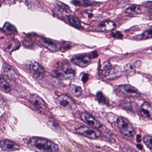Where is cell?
<instances>
[{"instance_id":"6da1fadb","label":"cell","mask_w":152,"mask_h":152,"mask_svg":"<svg viewBox=\"0 0 152 152\" xmlns=\"http://www.w3.org/2000/svg\"><path fill=\"white\" fill-rule=\"evenodd\" d=\"M28 148L36 152H57L59 146L55 143L46 138L34 137L27 143Z\"/></svg>"},{"instance_id":"7a4b0ae2","label":"cell","mask_w":152,"mask_h":152,"mask_svg":"<svg viewBox=\"0 0 152 152\" xmlns=\"http://www.w3.org/2000/svg\"><path fill=\"white\" fill-rule=\"evenodd\" d=\"M122 70L118 65H113L107 62L104 66L102 74L104 78L112 80L120 77L122 75Z\"/></svg>"},{"instance_id":"3957f363","label":"cell","mask_w":152,"mask_h":152,"mask_svg":"<svg viewBox=\"0 0 152 152\" xmlns=\"http://www.w3.org/2000/svg\"><path fill=\"white\" fill-rule=\"evenodd\" d=\"M117 124L121 132L124 135L131 137L135 134L134 127L126 118L119 117L117 120Z\"/></svg>"},{"instance_id":"277c9868","label":"cell","mask_w":152,"mask_h":152,"mask_svg":"<svg viewBox=\"0 0 152 152\" xmlns=\"http://www.w3.org/2000/svg\"><path fill=\"white\" fill-rule=\"evenodd\" d=\"M56 103L58 106L66 110H73L76 108L75 102L66 95H61L58 96L56 99Z\"/></svg>"},{"instance_id":"5b68a950","label":"cell","mask_w":152,"mask_h":152,"mask_svg":"<svg viewBox=\"0 0 152 152\" xmlns=\"http://www.w3.org/2000/svg\"><path fill=\"white\" fill-rule=\"evenodd\" d=\"M76 132L89 139H96L101 137V134L99 131L94 128H89L85 126H81L76 129Z\"/></svg>"},{"instance_id":"8992f818","label":"cell","mask_w":152,"mask_h":152,"mask_svg":"<svg viewBox=\"0 0 152 152\" xmlns=\"http://www.w3.org/2000/svg\"><path fill=\"white\" fill-rule=\"evenodd\" d=\"M38 42L41 45L51 51L58 52L61 48V46L58 42L50 38L41 37L38 38Z\"/></svg>"},{"instance_id":"52a82bcc","label":"cell","mask_w":152,"mask_h":152,"mask_svg":"<svg viewBox=\"0 0 152 152\" xmlns=\"http://www.w3.org/2000/svg\"><path fill=\"white\" fill-rule=\"evenodd\" d=\"M29 102L40 113H43L46 110V104L43 100L37 94H32L29 97Z\"/></svg>"},{"instance_id":"ba28073f","label":"cell","mask_w":152,"mask_h":152,"mask_svg":"<svg viewBox=\"0 0 152 152\" xmlns=\"http://www.w3.org/2000/svg\"><path fill=\"white\" fill-rule=\"evenodd\" d=\"M75 75V70L70 66L64 67L60 70H53L51 72L52 76L60 78H70Z\"/></svg>"},{"instance_id":"9c48e42d","label":"cell","mask_w":152,"mask_h":152,"mask_svg":"<svg viewBox=\"0 0 152 152\" xmlns=\"http://www.w3.org/2000/svg\"><path fill=\"white\" fill-rule=\"evenodd\" d=\"M120 91L124 94L131 97H139L141 94L134 87L128 84L121 85L118 86Z\"/></svg>"},{"instance_id":"30bf717a","label":"cell","mask_w":152,"mask_h":152,"mask_svg":"<svg viewBox=\"0 0 152 152\" xmlns=\"http://www.w3.org/2000/svg\"><path fill=\"white\" fill-rule=\"evenodd\" d=\"M80 118L84 122L92 128L97 129L102 127L101 123L88 113L86 112H81L80 114Z\"/></svg>"},{"instance_id":"8fae6325","label":"cell","mask_w":152,"mask_h":152,"mask_svg":"<svg viewBox=\"0 0 152 152\" xmlns=\"http://www.w3.org/2000/svg\"><path fill=\"white\" fill-rule=\"evenodd\" d=\"M91 57L87 54H80L75 56L72 58L73 63L78 66L84 68L87 66L91 62Z\"/></svg>"},{"instance_id":"7c38bea8","label":"cell","mask_w":152,"mask_h":152,"mask_svg":"<svg viewBox=\"0 0 152 152\" xmlns=\"http://www.w3.org/2000/svg\"><path fill=\"white\" fill-rule=\"evenodd\" d=\"M3 75L6 76L9 79L16 80L18 78L19 76L15 69L10 65L7 63H4L2 68Z\"/></svg>"},{"instance_id":"4fadbf2b","label":"cell","mask_w":152,"mask_h":152,"mask_svg":"<svg viewBox=\"0 0 152 152\" xmlns=\"http://www.w3.org/2000/svg\"><path fill=\"white\" fill-rule=\"evenodd\" d=\"M0 147L4 151L12 152L19 150L20 146L14 142L9 140H2L0 141Z\"/></svg>"},{"instance_id":"5bb4252c","label":"cell","mask_w":152,"mask_h":152,"mask_svg":"<svg viewBox=\"0 0 152 152\" xmlns=\"http://www.w3.org/2000/svg\"><path fill=\"white\" fill-rule=\"evenodd\" d=\"M116 25L114 22L110 20L102 21L98 26V28L101 31L104 32H110L115 29Z\"/></svg>"},{"instance_id":"9a60e30c","label":"cell","mask_w":152,"mask_h":152,"mask_svg":"<svg viewBox=\"0 0 152 152\" xmlns=\"http://www.w3.org/2000/svg\"><path fill=\"white\" fill-rule=\"evenodd\" d=\"M141 113L144 118L152 119V106L149 103L145 102L143 104L141 107Z\"/></svg>"},{"instance_id":"2e32d148","label":"cell","mask_w":152,"mask_h":152,"mask_svg":"<svg viewBox=\"0 0 152 152\" xmlns=\"http://www.w3.org/2000/svg\"><path fill=\"white\" fill-rule=\"evenodd\" d=\"M26 66L29 69L35 73L43 74L44 72L43 67L34 61H28L27 62Z\"/></svg>"},{"instance_id":"e0dca14e","label":"cell","mask_w":152,"mask_h":152,"mask_svg":"<svg viewBox=\"0 0 152 152\" xmlns=\"http://www.w3.org/2000/svg\"><path fill=\"white\" fill-rule=\"evenodd\" d=\"M20 46V43L18 40H12L8 42L5 46L6 50L10 52L17 50Z\"/></svg>"},{"instance_id":"ac0fdd59","label":"cell","mask_w":152,"mask_h":152,"mask_svg":"<svg viewBox=\"0 0 152 152\" xmlns=\"http://www.w3.org/2000/svg\"><path fill=\"white\" fill-rule=\"evenodd\" d=\"M69 92L73 96L79 97L81 95L82 89L80 86L74 84H71L69 88Z\"/></svg>"},{"instance_id":"d6986e66","label":"cell","mask_w":152,"mask_h":152,"mask_svg":"<svg viewBox=\"0 0 152 152\" xmlns=\"http://www.w3.org/2000/svg\"><path fill=\"white\" fill-rule=\"evenodd\" d=\"M136 66L134 64L129 63L124 67V72L127 77H132L136 74Z\"/></svg>"},{"instance_id":"ffe728a7","label":"cell","mask_w":152,"mask_h":152,"mask_svg":"<svg viewBox=\"0 0 152 152\" xmlns=\"http://www.w3.org/2000/svg\"><path fill=\"white\" fill-rule=\"evenodd\" d=\"M0 90L5 93H9L10 91V87L9 83L1 75H0Z\"/></svg>"},{"instance_id":"44dd1931","label":"cell","mask_w":152,"mask_h":152,"mask_svg":"<svg viewBox=\"0 0 152 152\" xmlns=\"http://www.w3.org/2000/svg\"><path fill=\"white\" fill-rule=\"evenodd\" d=\"M67 19L71 26L77 28H79L81 26L80 20L78 18L74 15H70L67 17Z\"/></svg>"},{"instance_id":"7402d4cb","label":"cell","mask_w":152,"mask_h":152,"mask_svg":"<svg viewBox=\"0 0 152 152\" xmlns=\"http://www.w3.org/2000/svg\"><path fill=\"white\" fill-rule=\"evenodd\" d=\"M126 12V13L130 14H140L142 13L140 6L136 4H133L127 8Z\"/></svg>"},{"instance_id":"603a6c76","label":"cell","mask_w":152,"mask_h":152,"mask_svg":"<svg viewBox=\"0 0 152 152\" xmlns=\"http://www.w3.org/2000/svg\"><path fill=\"white\" fill-rule=\"evenodd\" d=\"M26 3L29 9L32 10H40L42 6L37 0H26Z\"/></svg>"},{"instance_id":"cb8c5ba5","label":"cell","mask_w":152,"mask_h":152,"mask_svg":"<svg viewBox=\"0 0 152 152\" xmlns=\"http://www.w3.org/2000/svg\"><path fill=\"white\" fill-rule=\"evenodd\" d=\"M4 31L9 35L12 34L16 31V28L13 25L9 22H6L3 28Z\"/></svg>"},{"instance_id":"d4e9b609","label":"cell","mask_w":152,"mask_h":152,"mask_svg":"<svg viewBox=\"0 0 152 152\" xmlns=\"http://www.w3.org/2000/svg\"><path fill=\"white\" fill-rule=\"evenodd\" d=\"M48 125L51 129L55 132H59L61 131V127L59 125L51 118H50L48 119Z\"/></svg>"},{"instance_id":"484cf974","label":"cell","mask_w":152,"mask_h":152,"mask_svg":"<svg viewBox=\"0 0 152 152\" xmlns=\"http://www.w3.org/2000/svg\"><path fill=\"white\" fill-rule=\"evenodd\" d=\"M72 4L77 6H87L90 4V1L88 0H72Z\"/></svg>"},{"instance_id":"4316f807","label":"cell","mask_w":152,"mask_h":152,"mask_svg":"<svg viewBox=\"0 0 152 152\" xmlns=\"http://www.w3.org/2000/svg\"><path fill=\"white\" fill-rule=\"evenodd\" d=\"M143 141L147 147L152 151V136H145L144 137Z\"/></svg>"},{"instance_id":"83f0119b","label":"cell","mask_w":152,"mask_h":152,"mask_svg":"<svg viewBox=\"0 0 152 152\" xmlns=\"http://www.w3.org/2000/svg\"><path fill=\"white\" fill-rule=\"evenodd\" d=\"M96 96L97 100L100 103L105 104H108V102L106 100V98L101 92H98L96 94Z\"/></svg>"},{"instance_id":"f1b7e54d","label":"cell","mask_w":152,"mask_h":152,"mask_svg":"<svg viewBox=\"0 0 152 152\" xmlns=\"http://www.w3.org/2000/svg\"><path fill=\"white\" fill-rule=\"evenodd\" d=\"M142 38L145 39L152 38V26L143 33Z\"/></svg>"},{"instance_id":"f546056e","label":"cell","mask_w":152,"mask_h":152,"mask_svg":"<svg viewBox=\"0 0 152 152\" xmlns=\"http://www.w3.org/2000/svg\"><path fill=\"white\" fill-rule=\"evenodd\" d=\"M112 36L113 38L119 39H122L123 37L122 34L120 32H118V31L115 32V33H112Z\"/></svg>"},{"instance_id":"4dcf8cb0","label":"cell","mask_w":152,"mask_h":152,"mask_svg":"<svg viewBox=\"0 0 152 152\" xmlns=\"http://www.w3.org/2000/svg\"><path fill=\"white\" fill-rule=\"evenodd\" d=\"M5 104H6V102H5V100L2 96L0 95V107L3 108L5 106Z\"/></svg>"},{"instance_id":"1f68e13d","label":"cell","mask_w":152,"mask_h":152,"mask_svg":"<svg viewBox=\"0 0 152 152\" xmlns=\"http://www.w3.org/2000/svg\"><path fill=\"white\" fill-rule=\"evenodd\" d=\"M88 77H88V74H84L83 76H82V78H81L83 83H86L87 81V80H88Z\"/></svg>"},{"instance_id":"d6a6232c","label":"cell","mask_w":152,"mask_h":152,"mask_svg":"<svg viewBox=\"0 0 152 152\" xmlns=\"http://www.w3.org/2000/svg\"><path fill=\"white\" fill-rule=\"evenodd\" d=\"M6 4L8 5H12L14 4L16 2V0H4Z\"/></svg>"},{"instance_id":"836d02e7","label":"cell","mask_w":152,"mask_h":152,"mask_svg":"<svg viewBox=\"0 0 152 152\" xmlns=\"http://www.w3.org/2000/svg\"><path fill=\"white\" fill-rule=\"evenodd\" d=\"M91 57L93 58H96L98 56V53H97V52L96 51L93 52L92 53V54L91 55Z\"/></svg>"},{"instance_id":"e575fe53","label":"cell","mask_w":152,"mask_h":152,"mask_svg":"<svg viewBox=\"0 0 152 152\" xmlns=\"http://www.w3.org/2000/svg\"><path fill=\"white\" fill-rule=\"evenodd\" d=\"M137 142H141L142 141V139H141V136L139 135L137 136Z\"/></svg>"},{"instance_id":"d590c367","label":"cell","mask_w":152,"mask_h":152,"mask_svg":"<svg viewBox=\"0 0 152 152\" xmlns=\"http://www.w3.org/2000/svg\"><path fill=\"white\" fill-rule=\"evenodd\" d=\"M118 1L120 3H122L125 2L127 0H118Z\"/></svg>"},{"instance_id":"8d00e7d4","label":"cell","mask_w":152,"mask_h":152,"mask_svg":"<svg viewBox=\"0 0 152 152\" xmlns=\"http://www.w3.org/2000/svg\"><path fill=\"white\" fill-rule=\"evenodd\" d=\"M149 13L152 16V7H151L150 10H149Z\"/></svg>"},{"instance_id":"74e56055","label":"cell","mask_w":152,"mask_h":152,"mask_svg":"<svg viewBox=\"0 0 152 152\" xmlns=\"http://www.w3.org/2000/svg\"><path fill=\"white\" fill-rule=\"evenodd\" d=\"M0 152H2L1 151V150H0Z\"/></svg>"},{"instance_id":"f35d334b","label":"cell","mask_w":152,"mask_h":152,"mask_svg":"<svg viewBox=\"0 0 152 152\" xmlns=\"http://www.w3.org/2000/svg\"></svg>"}]
</instances>
